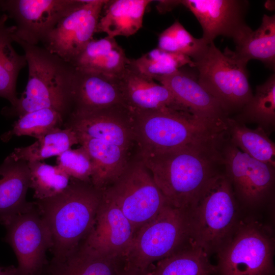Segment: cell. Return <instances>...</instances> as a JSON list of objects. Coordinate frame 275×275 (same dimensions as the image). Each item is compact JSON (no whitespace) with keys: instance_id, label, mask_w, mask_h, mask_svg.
Here are the masks:
<instances>
[{"instance_id":"1","label":"cell","mask_w":275,"mask_h":275,"mask_svg":"<svg viewBox=\"0 0 275 275\" xmlns=\"http://www.w3.org/2000/svg\"><path fill=\"white\" fill-rule=\"evenodd\" d=\"M226 131L213 138L162 151H139L168 203L186 209L214 178L224 173L222 152Z\"/></svg>"},{"instance_id":"2","label":"cell","mask_w":275,"mask_h":275,"mask_svg":"<svg viewBox=\"0 0 275 275\" xmlns=\"http://www.w3.org/2000/svg\"><path fill=\"white\" fill-rule=\"evenodd\" d=\"M102 196L103 190L91 182L71 178L61 193L34 202L52 235V262L64 261L79 248L92 228Z\"/></svg>"},{"instance_id":"3","label":"cell","mask_w":275,"mask_h":275,"mask_svg":"<svg viewBox=\"0 0 275 275\" xmlns=\"http://www.w3.org/2000/svg\"><path fill=\"white\" fill-rule=\"evenodd\" d=\"M23 49L29 68L25 89L15 105L4 107L2 114L19 117L28 112L52 108L68 117L72 108L76 71L70 63L43 47L13 37Z\"/></svg>"},{"instance_id":"4","label":"cell","mask_w":275,"mask_h":275,"mask_svg":"<svg viewBox=\"0 0 275 275\" xmlns=\"http://www.w3.org/2000/svg\"><path fill=\"white\" fill-rule=\"evenodd\" d=\"M132 114L139 151L171 150L214 137L227 129V119H212L187 109L169 107Z\"/></svg>"},{"instance_id":"5","label":"cell","mask_w":275,"mask_h":275,"mask_svg":"<svg viewBox=\"0 0 275 275\" xmlns=\"http://www.w3.org/2000/svg\"><path fill=\"white\" fill-rule=\"evenodd\" d=\"M189 243L209 256L229 238L239 219V204L225 173L212 180L186 209Z\"/></svg>"},{"instance_id":"6","label":"cell","mask_w":275,"mask_h":275,"mask_svg":"<svg viewBox=\"0 0 275 275\" xmlns=\"http://www.w3.org/2000/svg\"><path fill=\"white\" fill-rule=\"evenodd\" d=\"M189 243L186 209L166 205L135 233L126 255L119 262V271L142 275L159 260Z\"/></svg>"},{"instance_id":"7","label":"cell","mask_w":275,"mask_h":275,"mask_svg":"<svg viewBox=\"0 0 275 275\" xmlns=\"http://www.w3.org/2000/svg\"><path fill=\"white\" fill-rule=\"evenodd\" d=\"M216 254L213 275H274L273 230L255 217L240 218Z\"/></svg>"},{"instance_id":"8","label":"cell","mask_w":275,"mask_h":275,"mask_svg":"<svg viewBox=\"0 0 275 275\" xmlns=\"http://www.w3.org/2000/svg\"><path fill=\"white\" fill-rule=\"evenodd\" d=\"M194 62L199 84L216 100L228 117L238 114L252 97L247 64L235 58L231 50L227 49L223 52L213 42Z\"/></svg>"},{"instance_id":"9","label":"cell","mask_w":275,"mask_h":275,"mask_svg":"<svg viewBox=\"0 0 275 275\" xmlns=\"http://www.w3.org/2000/svg\"><path fill=\"white\" fill-rule=\"evenodd\" d=\"M103 191L130 222L134 235L169 204L148 169L136 156L130 159L121 176Z\"/></svg>"},{"instance_id":"10","label":"cell","mask_w":275,"mask_h":275,"mask_svg":"<svg viewBox=\"0 0 275 275\" xmlns=\"http://www.w3.org/2000/svg\"><path fill=\"white\" fill-rule=\"evenodd\" d=\"M7 230L6 241L17 259L19 275H42L46 253L53 245L52 235L34 202L26 210L0 220Z\"/></svg>"},{"instance_id":"11","label":"cell","mask_w":275,"mask_h":275,"mask_svg":"<svg viewBox=\"0 0 275 275\" xmlns=\"http://www.w3.org/2000/svg\"><path fill=\"white\" fill-rule=\"evenodd\" d=\"M222 152L224 173L238 203L256 207L273 197L275 166L256 160L241 152L226 136Z\"/></svg>"},{"instance_id":"12","label":"cell","mask_w":275,"mask_h":275,"mask_svg":"<svg viewBox=\"0 0 275 275\" xmlns=\"http://www.w3.org/2000/svg\"><path fill=\"white\" fill-rule=\"evenodd\" d=\"M106 0H80L41 43L44 48L71 64L93 38Z\"/></svg>"},{"instance_id":"13","label":"cell","mask_w":275,"mask_h":275,"mask_svg":"<svg viewBox=\"0 0 275 275\" xmlns=\"http://www.w3.org/2000/svg\"><path fill=\"white\" fill-rule=\"evenodd\" d=\"M80 0H5L1 9L15 22L13 37L33 45L41 42Z\"/></svg>"},{"instance_id":"14","label":"cell","mask_w":275,"mask_h":275,"mask_svg":"<svg viewBox=\"0 0 275 275\" xmlns=\"http://www.w3.org/2000/svg\"><path fill=\"white\" fill-rule=\"evenodd\" d=\"M134 236L130 222L103 191L94 224L79 248L92 254L120 260L127 254Z\"/></svg>"},{"instance_id":"15","label":"cell","mask_w":275,"mask_h":275,"mask_svg":"<svg viewBox=\"0 0 275 275\" xmlns=\"http://www.w3.org/2000/svg\"><path fill=\"white\" fill-rule=\"evenodd\" d=\"M78 136L96 139L116 145L130 153L135 145L133 114L116 105L85 112H72L64 124Z\"/></svg>"},{"instance_id":"16","label":"cell","mask_w":275,"mask_h":275,"mask_svg":"<svg viewBox=\"0 0 275 275\" xmlns=\"http://www.w3.org/2000/svg\"><path fill=\"white\" fill-rule=\"evenodd\" d=\"M179 4L197 18L208 44L223 36L237 42L251 28L244 21L249 2L241 0H182Z\"/></svg>"},{"instance_id":"17","label":"cell","mask_w":275,"mask_h":275,"mask_svg":"<svg viewBox=\"0 0 275 275\" xmlns=\"http://www.w3.org/2000/svg\"><path fill=\"white\" fill-rule=\"evenodd\" d=\"M185 67L154 80L168 88L178 102L193 113L212 119L226 120L229 117L218 102L199 84L198 76Z\"/></svg>"},{"instance_id":"18","label":"cell","mask_w":275,"mask_h":275,"mask_svg":"<svg viewBox=\"0 0 275 275\" xmlns=\"http://www.w3.org/2000/svg\"><path fill=\"white\" fill-rule=\"evenodd\" d=\"M116 105L125 107L121 78L76 71L71 113L90 112Z\"/></svg>"},{"instance_id":"19","label":"cell","mask_w":275,"mask_h":275,"mask_svg":"<svg viewBox=\"0 0 275 275\" xmlns=\"http://www.w3.org/2000/svg\"><path fill=\"white\" fill-rule=\"evenodd\" d=\"M121 80L125 106L132 114L169 107L187 109L178 102L166 87L142 75L128 65Z\"/></svg>"},{"instance_id":"20","label":"cell","mask_w":275,"mask_h":275,"mask_svg":"<svg viewBox=\"0 0 275 275\" xmlns=\"http://www.w3.org/2000/svg\"><path fill=\"white\" fill-rule=\"evenodd\" d=\"M78 138L79 144L86 149L92 161L91 183L104 190L123 174L131 159L130 153L105 141L83 136Z\"/></svg>"},{"instance_id":"21","label":"cell","mask_w":275,"mask_h":275,"mask_svg":"<svg viewBox=\"0 0 275 275\" xmlns=\"http://www.w3.org/2000/svg\"><path fill=\"white\" fill-rule=\"evenodd\" d=\"M129 62L114 38L93 39L71 64L80 72L121 78Z\"/></svg>"},{"instance_id":"22","label":"cell","mask_w":275,"mask_h":275,"mask_svg":"<svg viewBox=\"0 0 275 275\" xmlns=\"http://www.w3.org/2000/svg\"><path fill=\"white\" fill-rule=\"evenodd\" d=\"M30 184L28 162L14 160L8 156L0 165V220L31 208L26 195Z\"/></svg>"},{"instance_id":"23","label":"cell","mask_w":275,"mask_h":275,"mask_svg":"<svg viewBox=\"0 0 275 275\" xmlns=\"http://www.w3.org/2000/svg\"><path fill=\"white\" fill-rule=\"evenodd\" d=\"M150 0L106 1L97 26L96 33H105L111 38L129 37L142 27Z\"/></svg>"},{"instance_id":"24","label":"cell","mask_w":275,"mask_h":275,"mask_svg":"<svg viewBox=\"0 0 275 275\" xmlns=\"http://www.w3.org/2000/svg\"><path fill=\"white\" fill-rule=\"evenodd\" d=\"M235 44L236 50L231 53L237 59L246 64L251 60H258L274 70L275 15L264 14L260 26L255 31L251 29Z\"/></svg>"},{"instance_id":"25","label":"cell","mask_w":275,"mask_h":275,"mask_svg":"<svg viewBox=\"0 0 275 275\" xmlns=\"http://www.w3.org/2000/svg\"><path fill=\"white\" fill-rule=\"evenodd\" d=\"M8 15L0 12V97L15 105L18 98L16 82L20 71L27 64L24 54L17 53L12 46L15 25L8 26Z\"/></svg>"},{"instance_id":"26","label":"cell","mask_w":275,"mask_h":275,"mask_svg":"<svg viewBox=\"0 0 275 275\" xmlns=\"http://www.w3.org/2000/svg\"><path fill=\"white\" fill-rule=\"evenodd\" d=\"M202 249L188 243L152 265L142 275H213L215 265Z\"/></svg>"},{"instance_id":"27","label":"cell","mask_w":275,"mask_h":275,"mask_svg":"<svg viewBox=\"0 0 275 275\" xmlns=\"http://www.w3.org/2000/svg\"><path fill=\"white\" fill-rule=\"evenodd\" d=\"M261 128L248 127L229 117L227 120L226 136L241 152L262 162L275 166V144Z\"/></svg>"},{"instance_id":"28","label":"cell","mask_w":275,"mask_h":275,"mask_svg":"<svg viewBox=\"0 0 275 275\" xmlns=\"http://www.w3.org/2000/svg\"><path fill=\"white\" fill-rule=\"evenodd\" d=\"M245 124L255 123L269 135L275 127V75L256 87L255 93L234 117Z\"/></svg>"},{"instance_id":"29","label":"cell","mask_w":275,"mask_h":275,"mask_svg":"<svg viewBox=\"0 0 275 275\" xmlns=\"http://www.w3.org/2000/svg\"><path fill=\"white\" fill-rule=\"evenodd\" d=\"M78 144V136L74 130L69 127L57 128L37 139L31 145L15 148L8 156L14 160L27 162L41 161L59 156Z\"/></svg>"},{"instance_id":"30","label":"cell","mask_w":275,"mask_h":275,"mask_svg":"<svg viewBox=\"0 0 275 275\" xmlns=\"http://www.w3.org/2000/svg\"><path fill=\"white\" fill-rule=\"evenodd\" d=\"M49 275H118L119 260L87 253L79 248L59 262H52Z\"/></svg>"},{"instance_id":"31","label":"cell","mask_w":275,"mask_h":275,"mask_svg":"<svg viewBox=\"0 0 275 275\" xmlns=\"http://www.w3.org/2000/svg\"><path fill=\"white\" fill-rule=\"evenodd\" d=\"M128 66L142 75L154 80L186 66L194 68L195 62L184 54L168 52L157 47L138 59H129Z\"/></svg>"},{"instance_id":"32","label":"cell","mask_w":275,"mask_h":275,"mask_svg":"<svg viewBox=\"0 0 275 275\" xmlns=\"http://www.w3.org/2000/svg\"><path fill=\"white\" fill-rule=\"evenodd\" d=\"M65 116L52 108H42L24 114L18 117L12 129L1 136L3 142H8L13 136L29 135L37 139L51 130L64 125Z\"/></svg>"},{"instance_id":"33","label":"cell","mask_w":275,"mask_h":275,"mask_svg":"<svg viewBox=\"0 0 275 275\" xmlns=\"http://www.w3.org/2000/svg\"><path fill=\"white\" fill-rule=\"evenodd\" d=\"M30 172V187L36 200L47 199L62 192L69 185L71 178L58 166L40 161L28 162Z\"/></svg>"},{"instance_id":"34","label":"cell","mask_w":275,"mask_h":275,"mask_svg":"<svg viewBox=\"0 0 275 275\" xmlns=\"http://www.w3.org/2000/svg\"><path fill=\"white\" fill-rule=\"evenodd\" d=\"M208 45L202 38L193 37L178 21L161 32L158 40V48L184 54L194 61L203 55Z\"/></svg>"},{"instance_id":"35","label":"cell","mask_w":275,"mask_h":275,"mask_svg":"<svg viewBox=\"0 0 275 275\" xmlns=\"http://www.w3.org/2000/svg\"><path fill=\"white\" fill-rule=\"evenodd\" d=\"M57 165L70 178L84 182H91L93 171L91 158L86 149H69L57 158Z\"/></svg>"},{"instance_id":"36","label":"cell","mask_w":275,"mask_h":275,"mask_svg":"<svg viewBox=\"0 0 275 275\" xmlns=\"http://www.w3.org/2000/svg\"><path fill=\"white\" fill-rule=\"evenodd\" d=\"M180 5L179 1H158L156 8L160 13L171 11Z\"/></svg>"},{"instance_id":"37","label":"cell","mask_w":275,"mask_h":275,"mask_svg":"<svg viewBox=\"0 0 275 275\" xmlns=\"http://www.w3.org/2000/svg\"><path fill=\"white\" fill-rule=\"evenodd\" d=\"M0 275H19L17 267L9 266L7 267L0 266Z\"/></svg>"},{"instance_id":"38","label":"cell","mask_w":275,"mask_h":275,"mask_svg":"<svg viewBox=\"0 0 275 275\" xmlns=\"http://www.w3.org/2000/svg\"><path fill=\"white\" fill-rule=\"evenodd\" d=\"M118 275H135V274L119 271L118 273Z\"/></svg>"}]
</instances>
